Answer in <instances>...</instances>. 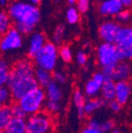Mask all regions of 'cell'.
<instances>
[{
	"mask_svg": "<svg viewBox=\"0 0 132 133\" xmlns=\"http://www.w3.org/2000/svg\"><path fill=\"white\" fill-rule=\"evenodd\" d=\"M8 14L21 34H31L40 22L41 12L37 6L14 0L8 6Z\"/></svg>",
	"mask_w": 132,
	"mask_h": 133,
	"instance_id": "obj_1",
	"label": "cell"
},
{
	"mask_svg": "<svg viewBox=\"0 0 132 133\" xmlns=\"http://www.w3.org/2000/svg\"><path fill=\"white\" fill-rule=\"evenodd\" d=\"M46 100L47 98L44 89L38 87L21 98L18 104L21 105L25 114L30 116L42 112V109L45 105Z\"/></svg>",
	"mask_w": 132,
	"mask_h": 133,
	"instance_id": "obj_2",
	"label": "cell"
},
{
	"mask_svg": "<svg viewBox=\"0 0 132 133\" xmlns=\"http://www.w3.org/2000/svg\"><path fill=\"white\" fill-rule=\"evenodd\" d=\"M58 55L57 46L53 42H47L43 49L33 59V63L38 69H43L48 71H53L57 64Z\"/></svg>",
	"mask_w": 132,
	"mask_h": 133,
	"instance_id": "obj_3",
	"label": "cell"
},
{
	"mask_svg": "<svg viewBox=\"0 0 132 133\" xmlns=\"http://www.w3.org/2000/svg\"><path fill=\"white\" fill-rule=\"evenodd\" d=\"M96 59L102 69L116 68L120 62L118 49L116 44L102 43L96 50Z\"/></svg>",
	"mask_w": 132,
	"mask_h": 133,
	"instance_id": "obj_4",
	"label": "cell"
},
{
	"mask_svg": "<svg viewBox=\"0 0 132 133\" xmlns=\"http://www.w3.org/2000/svg\"><path fill=\"white\" fill-rule=\"evenodd\" d=\"M6 86L10 89L13 100L17 102H19L26 94L39 87L34 76L16 79H8Z\"/></svg>",
	"mask_w": 132,
	"mask_h": 133,
	"instance_id": "obj_5",
	"label": "cell"
},
{
	"mask_svg": "<svg viewBox=\"0 0 132 133\" xmlns=\"http://www.w3.org/2000/svg\"><path fill=\"white\" fill-rule=\"evenodd\" d=\"M26 120V133H51L54 127V122L51 115L46 112H40L30 116Z\"/></svg>",
	"mask_w": 132,
	"mask_h": 133,
	"instance_id": "obj_6",
	"label": "cell"
},
{
	"mask_svg": "<svg viewBox=\"0 0 132 133\" xmlns=\"http://www.w3.org/2000/svg\"><path fill=\"white\" fill-rule=\"evenodd\" d=\"M121 61L132 60V26H122L116 43Z\"/></svg>",
	"mask_w": 132,
	"mask_h": 133,
	"instance_id": "obj_7",
	"label": "cell"
},
{
	"mask_svg": "<svg viewBox=\"0 0 132 133\" xmlns=\"http://www.w3.org/2000/svg\"><path fill=\"white\" fill-rule=\"evenodd\" d=\"M22 34L16 28L12 27L2 35L0 48L5 53L11 52L14 50L19 49L22 46Z\"/></svg>",
	"mask_w": 132,
	"mask_h": 133,
	"instance_id": "obj_8",
	"label": "cell"
},
{
	"mask_svg": "<svg viewBox=\"0 0 132 133\" xmlns=\"http://www.w3.org/2000/svg\"><path fill=\"white\" fill-rule=\"evenodd\" d=\"M121 25L116 21L107 19L102 22L99 26L98 33L99 36L103 43H110V44H115L116 43V36L121 29Z\"/></svg>",
	"mask_w": 132,
	"mask_h": 133,
	"instance_id": "obj_9",
	"label": "cell"
},
{
	"mask_svg": "<svg viewBox=\"0 0 132 133\" xmlns=\"http://www.w3.org/2000/svg\"><path fill=\"white\" fill-rule=\"evenodd\" d=\"M35 69L30 59H21L11 69L8 79H16L34 76Z\"/></svg>",
	"mask_w": 132,
	"mask_h": 133,
	"instance_id": "obj_10",
	"label": "cell"
},
{
	"mask_svg": "<svg viewBox=\"0 0 132 133\" xmlns=\"http://www.w3.org/2000/svg\"><path fill=\"white\" fill-rule=\"evenodd\" d=\"M106 81V78L102 71L95 72L91 78L85 83L84 94L87 97L95 98L99 94H101V90L103 83Z\"/></svg>",
	"mask_w": 132,
	"mask_h": 133,
	"instance_id": "obj_11",
	"label": "cell"
},
{
	"mask_svg": "<svg viewBox=\"0 0 132 133\" xmlns=\"http://www.w3.org/2000/svg\"><path fill=\"white\" fill-rule=\"evenodd\" d=\"M125 8L120 0H104L100 2L98 12L103 17H116Z\"/></svg>",
	"mask_w": 132,
	"mask_h": 133,
	"instance_id": "obj_12",
	"label": "cell"
},
{
	"mask_svg": "<svg viewBox=\"0 0 132 133\" xmlns=\"http://www.w3.org/2000/svg\"><path fill=\"white\" fill-rule=\"evenodd\" d=\"M46 38L44 34L39 31L32 32L29 39V46H28V56L31 59H34L38 53L43 49L46 44Z\"/></svg>",
	"mask_w": 132,
	"mask_h": 133,
	"instance_id": "obj_13",
	"label": "cell"
},
{
	"mask_svg": "<svg viewBox=\"0 0 132 133\" xmlns=\"http://www.w3.org/2000/svg\"><path fill=\"white\" fill-rule=\"evenodd\" d=\"M132 94V87L128 81L116 82V101L124 105L128 102Z\"/></svg>",
	"mask_w": 132,
	"mask_h": 133,
	"instance_id": "obj_14",
	"label": "cell"
},
{
	"mask_svg": "<svg viewBox=\"0 0 132 133\" xmlns=\"http://www.w3.org/2000/svg\"><path fill=\"white\" fill-rule=\"evenodd\" d=\"M131 75V66L127 61H120L114 69L112 79L116 82L128 81Z\"/></svg>",
	"mask_w": 132,
	"mask_h": 133,
	"instance_id": "obj_15",
	"label": "cell"
},
{
	"mask_svg": "<svg viewBox=\"0 0 132 133\" xmlns=\"http://www.w3.org/2000/svg\"><path fill=\"white\" fill-rule=\"evenodd\" d=\"M3 131H5L6 133H26L27 120L25 118L13 117Z\"/></svg>",
	"mask_w": 132,
	"mask_h": 133,
	"instance_id": "obj_16",
	"label": "cell"
},
{
	"mask_svg": "<svg viewBox=\"0 0 132 133\" xmlns=\"http://www.w3.org/2000/svg\"><path fill=\"white\" fill-rule=\"evenodd\" d=\"M100 94L104 102L110 103L116 100V81L113 79H106L102 87Z\"/></svg>",
	"mask_w": 132,
	"mask_h": 133,
	"instance_id": "obj_17",
	"label": "cell"
},
{
	"mask_svg": "<svg viewBox=\"0 0 132 133\" xmlns=\"http://www.w3.org/2000/svg\"><path fill=\"white\" fill-rule=\"evenodd\" d=\"M72 101L74 106L76 108L77 114L80 117L84 116V106L86 104V95H85L84 91H82L80 89H76L72 94Z\"/></svg>",
	"mask_w": 132,
	"mask_h": 133,
	"instance_id": "obj_18",
	"label": "cell"
},
{
	"mask_svg": "<svg viewBox=\"0 0 132 133\" xmlns=\"http://www.w3.org/2000/svg\"><path fill=\"white\" fill-rule=\"evenodd\" d=\"M44 91H45L47 100L61 103V100L63 98V91L60 87V84L53 81L47 87L44 88Z\"/></svg>",
	"mask_w": 132,
	"mask_h": 133,
	"instance_id": "obj_19",
	"label": "cell"
},
{
	"mask_svg": "<svg viewBox=\"0 0 132 133\" xmlns=\"http://www.w3.org/2000/svg\"><path fill=\"white\" fill-rule=\"evenodd\" d=\"M35 79L41 88H46L53 81V73L43 69H36L34 73Z\"/></svg>",
	"mask_w": 132,
	"mask_h": 133,
	"instance_id": "obj_20",
	"label": "cell"
},
{
	"mask_svg": "<svg viewBox=\"0 0 132 133\" xmlns=\"http://www.w3.org/2000/svg\"><path fill=\"white\" fill-rule=\"evenodd\" d=\"M103 103H104V101L103 99H100L97 97L87 99L84 106V115L85 116H91V115L94 114L103 105Z\"/></svg>",
	"mask_w": 132,
	"mask_h": 133,
	"instance_id": "obj_21",
	"label": "cell"
},
{
	"mask_svg": "<svg viewBox=\"0 0 132 133\" xmlns=\"http://www.w3.org/2000/svg\"><path fill=\"white\" fill-rule=\"evenodd\" d=\"M11 105H1L0 108V128L1 130H4L5 128L13 118Z\"/></svg>",
	"mask_w": 132,
	"mask_h": 133,
	"instance_id": "obj_22",
	"label": "cell"
},
{
	"mask_svg": "<svg viewBox=\"0 0 132 133\" xmlns=\"http://www.w3.org/2000/svg\"><path fill=\"white\" fill-rule=\"evenodd\" d=\"M11 69L6 60H1L0 62V84L1 86H6L8 78L10 76Z\"/></svg>",
	"mask_w": 132,
	"mask_h": 133,
	"instance_id": "obj_23",
	"label": "cell"
},
{
	"mask_svg": "<svg viewBox=\"0 0 132 133\" xmlns=\"http://www.w3.org/2000/svg\"><path fill=\"white\" fill-rule=\"evenodd\" d=\"M11 19L8 16V12L1 11L0 13V32L1 34H4L9 29H11Z\"/></svg>",
	"mask_w": 132,
	"mask_h": 133,
	"instance_id": "obj_24",
	"label": "cell"
},
{
	"mask_svg": "<svg viewBox=\"0 0 132 133\" xmlns=\"http://www.w3.org/2000/svg\"><path fill=\"white\" fill-rule=\"evenodd\" d=\"M13 100L10 89L8 86H1L0 88V103L1 105H8Z\"/></svg>",
	"mask_w": 132,
	"mask_h": 133,
	"instance_id": "obj_25",
	"label": "cell"
},
{
	"mask_svg": "<svg viewBox=\"0 0 132 133\" xmlns=\"http://www.w3.org/2000/svg\"><path fill=\"white\" fill-rule=\"evenodd\" d=\"M66 19L69 24H76L81 19L80 11L77 9V8L70 6L66 12Z\"/></svg>",
	"mask_w": 132,
	"mask_h": 133,
	"instance_id": "obj_26",
	"label": "cell"
},
{
	"mask_svg": "<svg viewBox=\"0 0 132 133\" xmlns=\"http://www.w3.org/2000/svg\"><path fill=\"white\" fill-rule=\"evenodd\" d=\"M44 108L46 113H48L49 115H57L62 109V104L59 102H53V101L46 100Z\"/></svg>",
	"mask_w": 132,
	"mask_h": 133,
	"instance_id": "obj_27",
	"label": "cell"
},
{
	"mask_svg": "<svg viewBox=\"0 0 132 133\" xmlns=\"http://www.w3.org/2000/svg\"><path fill=\"white\" fill-rule=\"evenodd\" d=\"M58 55L59 57L62 59V61L68 63L72 60V50L68 45H62L58 49Z\"/></svg>",
	"mask_w": 132,
	"mask_h": 133,
	"instance_id": "obj_28",
	"label": "cell"
},
{
	"mask_svg": "<svg viewBox=\"0 0 132 133\" xmlns=\"http://www.w3.org/2000/svg\"><path fill=\"white\" fill-rule=\"evenodd\" d=\"M65 33V26L64 25H58L55 29V31L53 33V43L55 44H60L62 43L63 38H64Z\"/></svg>",
	"mask_w": 132,
	"mask_h": 133,
	"instance_id": "obj_29",
	"label": "cell"
},
{
	"mask_svg": "<svg viewBox=\"0 0 132 133\" xmlns=\"http://www.w3.org/2000/svg\"><path fill=\"white\" fill-rule=\"evenodd\" d=\"M130 18H131V12L127 8H124L115 17V19L116 22L121 24V23H127L130 19Z\"/></svg>",
	"mask_w": 132,
	"mask_h": 133,
	"instance_id": "obj_30",
	"label": "cell"
},
{
	"mask_svg": "<svg viewBox=\"0 0 132 133\" xmlns=\"http://www.w3.org/2000/svg\"><path fill=\"white\" fill-rule=\"evenodd\" d=\"M11 109H12V114L14 117H19V118H25L27 115L25 114V112L23 111V109L21 107L18 103L14 104L11 105Z\"/></svg>",
	"mask_w": 132,
	"mask_h": 133,
	"instance_id": "obj_31",
	"label": "cell"
},
{
	"mask_svg": "<svg viewBox=\"0 0 132 133\" xmlns=\"http://www.w3.org/2000/svg\"><path fill=\"white\" fill-rule=\"evenodd\" d=\"M91 0H77V9L80 13H85L89 10Z\"/></svg>",
	"mask_w": 132,
	"mask_h": 133,
	"instance_id": "obj_32",
	"label": "cell"
},
{
	"mask_svg": "<svg viewBox=\"0 0 132 133\" xmlns=\"http://www.w3.org/2000/svg\"><path fill=\"white\" fill-rule=\"evenodd\" d=\"M53 81H56V83H58L60 85H61V84H64L67 81L66 74L60 70L54 71V72H53Z\"/></svg>",
	"mask_w": 132,
	"mask_h": 133,
	"instance_id": "obj_33",
	"label": "cell"
},
{
	"mask_svg": "<svg viewBox=\"0 0 132 133\" xmlns=\"http://www.w3.org/2000/svg\"><path fill=\"white\" fill-rule=\"evenodd\" d=\"M115 128V124L112 120H104L101 123V130L103 133H110L113 131Z\"/></svg>",
	"mask_w": 132,
	"mask_h": 133,
	"instance_id": "obj_34",
	"label": "cell"
},
{
	"mask_svg": "<svg viewBox=\"0 0 132 133\" xmlns=\"http://www.w3.org/2000/svg\"><path fill=\"white\" fill-rule=\"evenodd\" d=\"M76 61L80 66H85L88 62V56L84 51H78L76 54Z\"/></svg>",
	"mask_w": 132,
	"mask_h": 133,
	"instance_id": "obj_35",
	"label": "cell"
},
{
	"mask_svg": "<svg viewBox=\"0 0 132 133\" xmlns=\"http://www.w3.org/2000/svg\"><path fill=\"white\" fill-rule=\"evenodd\" d=\"M80 133H103L100 129H96V128L91 127L89 125H86L84 128L81 130Z\"/></svg>",
	"mask_w": 132,
	"mask_h": 133,
	"instance_id": "obj_36",
	"label": "cell"
},
{
	"mask_svg": "<svg viewBox=\"0 0 132 133\" xmlns=\"http://www.w3.org/2000/svg\"><path fill=\"white\" fill-rule=\"evenodd\" d=\"M121 107H122V104H120L117 101H116V100H114V101H112V102L109 103L110 110L113 111V112H115V113L119 112V111L121 110Z\"/></svg>",
	"mask_w": 132,
	"mask_h": 133,
	"instance_id": "obj_37",
	"label": "cell"
},
{
	"mask_svg": "<svg viewBox=\"0 0 132 133\" xmlns=\"http://www.w3.org/2000/svg\"><path fill=\"white\" fill-rule=\"evenodd\" d=\"M19 1H23V2H27V3H30V4L38 6V5L41 3L42 0H19Z\"/></svg>",
	"mask_w": 132,
	"mask_h": 133,
	"instance_id": "obj_38",
	"label": "cell"
},
{
	"mask_svg": "<svg viewBox=\"0 0 132 133\" xmlns=\"http://www.w3.org/2000/svg\"><path fill=\"white\" fill-rule=\"evenodd\" d=\"M122 2V4L124 5V6L126 8H130L132 6V0H120Z\"/></svg>",
	"mask_w": 132,
	"mask_h": 133,
	"instance_id": "obj_39",
	"label": "cell"
},
{
	"mask_svg": "<svg viewBox=\"0 0 132 133\" xmlns=\"http://www.w3.org/2000/svg\"><path fill=\"white\" fill-rule=\"evenodd\" d=\"M67 2L70 6H73L74 5L77 4V0H67Z\"/></svg>",
	"mask_w": 132,
	"mask_h": 133,
	"instance_id": "obj_40",
	"label": "cell"
},
{
	"mask_svg": "<svg viewBox=\"0 0 132 133\" xmlns=\"http://www.w3.org/2000/svg\"><path fill=\"white\" fill-rule=\"evenodd\" d=\"M6 3H8V0H0V4H1V6H6Z\"/></svg>",
	"mask_w": 132,
	"mask_h": 133,
	"instance_id": "obj_41",
	"label": "cell"
},
{
	"mask_svg": "<svg viewBox=\"0 0 132 133\" xmlns=\"http://www.w3.org/2000/svg\"><path fill=\"white\" fill-rule=\"evenodd\" d=\"M110 133H122L120 130H118V129H114L113 131H111Z\"/></svg>",
	"mask_w": 132,
	"mask_h": 133,
	"instance_id": "obj_42",
	"label": "cell"
},
{
	"mask_svg": "<svg viewBox=\"0 0 132 133\" xmlns=\"http://www.w3.org/2000/svg\"><path fill=\"white\" fill-rule=\"evenodd\" d=\"M53 1H54L55 3H58L60 1V0H53Z\"/></svg>",
	"mask_w": 132,
	"mask_h": 133,
	"instance_id": "obj_43",
	"label": "cell"
},
{
	"mask_svg": "<svg viewBox=\"0 0 132 133\" xmlns=\"http://www.w3.org/2000/svg\"><path fill=\"white\" fill-rule=\"evenodd\" d=\"M0 133H6V132H5V131H3V130H1V132H0Z\"/></svg>",
	"mask_w": 132,
	"mask_h": 133,
	"instance_id": "obj_44",
	"label": "cell"
},
{
	"mask_svg": "<svg viewBox=\"0 0 132 133\" xmlns=\"http://www.w3.org/2000/svg\"><path fill=\"white\" fill-rule=\"evenodd\" d=\"M97 1H100V2H102V1H104V0H97Z\"/></svg>",
	"mask_w": 132,
	"mask_h": 133,
	"instance_id": "obj_45",
	"label": "cell"
}]
</instances>
